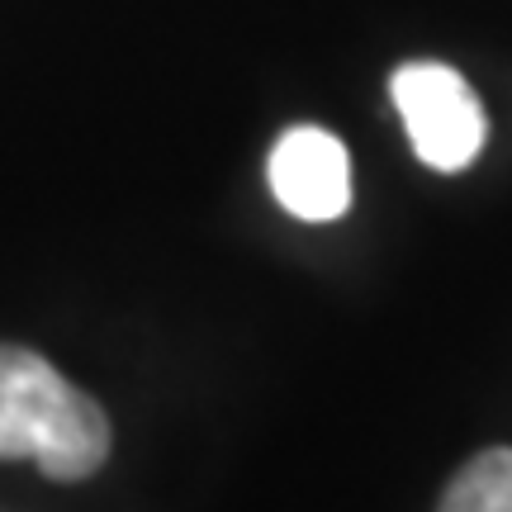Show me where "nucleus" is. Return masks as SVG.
Listing matches in <instances>:
<instances>
[{"label":"nucleus","instance_id":"obj_2","mask_svg":"<svg viewBox=\"0 0 512 512\" xmlns=\"http://www.w3.org/2000/svg\"><path fill=\"white\" fill-rule=\"evenodd\" d=\"M408 143L432 171H465L484 147V110L470 81L446 62H408L389 81Z\"/></svg>","mask_w":512,"mask_h":512},{"label":"nucleus","instance_id":"obj_4","mask_svg":"<svg viewBox=\"0 0 512 512\" xmlns=\"http://www.w3.org/2000/svg\"><path fill=\"white\" fill-rule=\"evenodd\" d=\"M437 512H512V446L479 451L470 465H460Z\"/></svg>","mask_w":512,"mask_h":512},{"label":"nucleus","instance_id":"obj_1","mask_svg":"<svg viewBox=\"0 0 512 512\" xmlns=\"http://www.w3.org/2000/svg\"><path fill=\"white\" fill-rule=\"evenodd\" d=\"M105 408L38 351L0 342V460H38L57 484H81L110 460Z\"/></svg>","mask_w":512,"mask_h":512},{"label":"nucleus","instance_id":"obj_3","mask_svg":"<svg viewBox=\"0 0 512 512\" xmlns=\"http://www.w3.org/2000/svg\"><path fill=\"white\" fill-rule=\"evenodd\" d=\"M271 190L275 200L304 223L342 219L351 204V162L347 147L328 128L299 124L271 152Z\"/></svg>","mask_w":512,"mask_h":512}]
</instances>
